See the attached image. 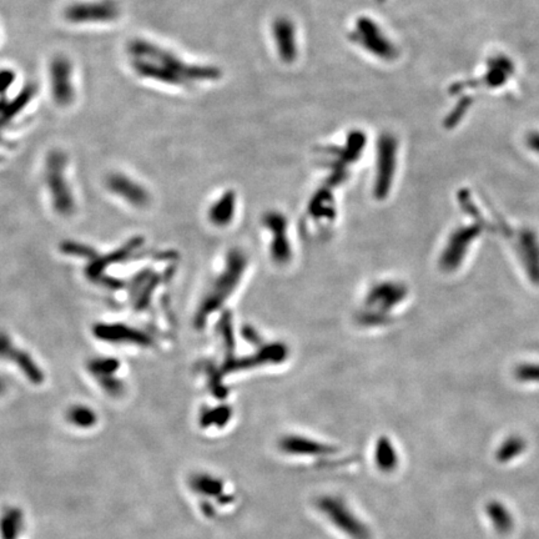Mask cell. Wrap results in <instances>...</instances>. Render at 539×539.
<instances>
[{
    "mask_svg": "<svg viewBox=\"0 0 539 539\" xmlns=\"http://www.w3.org/2000/svg\"><path fill=\"white\" fill-rule=\"evenodd\" d=\"M125 51L135 74L166 86L185 88L219 76L217 69L189 64L173 50L145 38L130 40Z\"/></svg>",
    "mask_w": 539,
    "mask_h": 539,
    "instance_id": "cell-1",
    "label": "cell"
},
{
    "mask_svg": "<svg viewBox=\"0 0 539 539\" xmlns=\"http://www.w3.org/2000/svg\"><path fill=\"white\" fill-rule=\"evenodd\" d=\"M65 165L66 156L61 151H53L46 160L45 180L51 194L55 211L63 216H68L73 214L75 202L65 178Z\"/></svg>",
    "mask_w": 539,
    "mask_h": 539,
    "instance_id": "cell-2",
    "label": "cell"
},
{
    "mask_svg": "<svg viewBox=\"0 0 539 539\" xmlns=\"http://www.w3.org/2000/svg\"><path fill=\"white\" fill-rule=\"evenodd\" d=\"M64 16L71 24H105L119 18L120 8L111 0H80L65 8Z\"/></svg>",
    "mask_w": 539,
    "mask_h": 539,
    "instance_id": "cell-3",
    "label": "cell"
},
{
    "mask_svg": "<svg viewBox=\"0 0 539 539\" xmlns=\"http://www.w3.org/2000/svg\"><path fill=\"white\" fill-rule=\"evenodd\" d=\"M49 86L55 104L66 108L75 100L74 69L66 56L58 55L49 65Z\"/></svg>",
    "mask_w": 539,
    "mask_h": 539,
    "instance_id": "cell-4",
    "label": "cell"
},
{
    "mask_svg": "<svg viewBox=\"0 0 539 539\" xmlns=\"http://www.w3.org/2000/svg\"><path fill=\"white\" fill-rule=\"evenodd\" d=\"M96 339L111 344H131L149 346L151 337L140 329L123 324H96L93 329Z\"/></svg>",
    "mask_w": 539,
    "mask_h": 539,
    "instance_id": "cell-5",
    "label": "cell"
},
{
    "mask_svg": "<svg viewBox=\"0 0 539 539\" xmlns=\"http://www.w3.org/2000/svg\"><path fill=\"white\" fill-rule=\"evenodd\" d=\"M319 507L334 524L349 535L356 539L364 538V535H367V529L364 528V524L361 523L359 519L352 518L354 514L349 510L341 500L339 502L336 498L329 497L324 498L321 504H319Z\"/></svg>",
    "mask_w": 539,
    "mask_h": 539,
    "instance_id": "cell-6",
    "label": "cell"
},
{
    "mask_svg": "<svg viewBox=\"0 0 539 539\" xmlns=\"http://www.w3.org/2000/svg\"><path fill=\"white\" fill-rule=\"evenodd\" d=\"M0 359L13 361L33 384L43 382L44 374L35 364L33 357L23 349L15 347L11 339L4 332H0Z\"/></svg>",
    "mask_w": 539,
    "mask_h": 539,
    "instance_id": "cell-7",
    "label": "cell"
},
{
    "mask_svg": "<svg viewBox=\"0 0 539 539\" xmlns=\"http://www.w3.org/2000/svg\"><path fill=\"white\" fill-rule=\"evenodd\" d=\"M356 39L359 44L364 46L369 51L379 56L391 58L394 53V48L389 40L384 38L379 28L369 19H361L356 26Z\"/></svg>",
    "mask_w": 539,
    "mask_h": 539,
    "instance_id": "cell-8",
    "label": "cell"
},
{
    "mask_svg": "<svg viewBox=\"0 0 539 539\" xmlns=\"http://www.w3.org/2000/svg\"><path fill=\"white\" fill-rule=\"evenodd\" d=\"M106 185L113 194L124 199L133 206L143 207L149 202V194L145 188L125 175H110L106 180Z\"/></svg>",
    "mask_w": 539,
    "mask_h": 539,
    "instance_id": "cell-9",
    "label": "cell"
},
{
    "mask_svg": "<svg viewBox=\"0 0 539 539\" xmlns=\"http://www.w3.org/2000/svg\"><path fill=\"white\" fill-rule=\"evenodd\" d=\"M141 245H143V239L136 237V239L130 240L129 242L125 245L124 247H121V249L114 251L111 254L106 255L104 257H100L99 255H96L94 259L90 260L89 265L86 267L88 277L91 281L101 282V279H104L103 271L109 265L116 264V262H120V261L126 259L128 256L134 252L135 250L140 247Z\"/></svg>",
    "mask_w": 539,
    "mask_h": 539,
    "instance_id": "cell-10",
    "label": "cell"
},
{
    "mask_svg": "<svg viewBox=\"0 0 539 539\" xmlns=\"http://www.w3.org/2000/svg\"><path fill=\"white\" fill-rule=\"evenodd\" d=\"M274 39L277 44L279 54L286 61H289L296 55V41H294V29L292 24L286 19H281L274 24Z\"/></svg>",
    "mask_w": 539,
    "mask_h": 539,
    "instance_id": "cell-11",
    "label": "cell"
},
{
    "mask_svg": "<svg viewBox=\"0 0 539 539\" xmlns=\"http://www.w3.org/2000/svg\"><path fill=\"white\" fill-rule=\"evenodd\" d=\"M487 512H488L489 517L496 525V528L500 533H505V532H508L509 529L512 528L513 519H512V515L503 504L493 502L487 507Z\"/></svg>",
    "mask_w": 539,
    "mask_h": 539,
    "instance_id": "cell-12",
    "label": "cell"
},
{
    "mask_svg": "<svg viewBox=\"0 0 539 539\" xmlns=\"http://www.w3.org/2000/svg\"><path fill=\"white\" fill-rule=\"evenodd\" d=\"M120 362L113 357H100L90 361L88 364L89 372L94 374L96 379H105L110 377L119 369Z\"/></svg>",
    "mask_w": 539,
    "mask_h": 539,
    "instance_id": "cell-13",
    "label": "cell"
},
{
    "mask_svg": "<svg viewBox=\"0 0 539 539\" xmlns=\"http://www.w3.org/2000/svg\"><path fill=\"white\" fill-rule=\"evenodd\" d=\"M524 449V442L518 437H510L507 439L502 447L499 449L498 452V461H510L514 458L515 456H518Z\"/></svg>",
    "mask_w": 539,
    "mask_h": 539,
    "instance_id": "cell-14",
    "label": "cell"
},
{
    "mask_svg": "<svg viewBox=\"0 0 539 539\" xmlns=\"http://www.w3.org/2000/svg\"><path fill=\"white\" fill-rule=\"evenodd\" d=\"M61 251L64 254L73 255V256H80L84 259L93 260L96 256V251L91 249L89 246L84 244H79L75 241H65L61 244Z\"/></svg>",
    "mask_w": 539,
    "mask_h": 539,
    "instance_id": "cell-15",
    "label": "cell"
},
{
    "mask_svg": "<svg viewBox=\"0 0 539 539\" xmlns=\"http://www.w3.org/2000/svg\"><path fill=\"white\" fill-rule=\"evenodd\" d=\"M394 454H396V452H394V447L391 446V443L384 442V441L379 442L377 448H376V461L379 462L381 467H389V468H391L397 462V459L394 458Z\"/></svg>",
    "mask_w": 539,
    "mask_h": 539,
    "instance_id": "cell-16",
    "label": "cell"
},
{
    "mask_svg": "<svg viewBox=\"0 0 539 539\" xmlns=\"http://www.w3.org/2000/svg\"><path fill=\"white\" fill-rule=\"evenodd\" d=\"M230 210V200L222 199L220 201L219 204L215 205L214 209L211 210V220L216 222V224H224L225 221H227V216H229Z\"/></svg>",
    "mask_w": 539,
    "mask_h": 539,
    "instance_id": "cell-17",
    "label": "cell"
},
{
    "mask_svg": "<svg viewBox=\"0 0 539 539\" xmlns=\"http://www.w3.org/2000/svg\"><path fill=\"white\" fill-rule=\"evenodd\" d=\"M71 417L78 422V423H90L91 419H94V414L86 407L83 406H76L74 409H71Z\"/></svg>",
    "mask_w": 539,
    "mask_h": 539,
    "instance_id": "cell-18",
    "label": "cell"
},
{
    "mask_svg": "<svg viewBox=\"0 0 539 539\" xmlns=\"http://www.w3.org/2000/svg\"><path fill=\"white\" fill-rule=\"evenodd\" d=\"M14 80L15 75L11 70H0V95L4 94L5 91L9 89Z\"/></svg>",
    "mask_w": 539,
    "mask_h": 539,
    "instance_id": "cell-19",
    "label": "cell"
},
{
    "mask_svg": "<svg viewBox=\"0 0 539 539\" xmlns=\"http://www.w3.org/2000/svg\"><path fill=\"white\" fill-rule=\"evenodd\" d=\"M5 389V384L3 382V379H0V394Z\"/></svg>",
    "mask_w": 539,
    "mask_h": 539,
    "instance_id": "cell-20",
    "label": "cell"
}]
</instances>
